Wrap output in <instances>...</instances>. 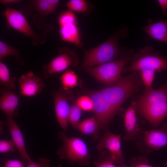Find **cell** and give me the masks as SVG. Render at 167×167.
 <instances>
[{
	"label": "cell",
	"mask_w": 167,
	"mask_h": 167,
	"mask_svg": "<svg viewBox=\"0 0 167 167\" xmlns=\"http://www.w3.org/2000/svg\"><path fill=\"white\" fill-rule=\"evenodd\" d=\"M128 30L124 26L110 38L95 47L85 51L81 68L91 67L111 61L122 54L118 41L126 38Z\"/></svg>",
	"instance_id": "1"
},
{
	"label": "cell",
	"mask_w": 167,
	"mask_h": 167,
	"mask_svg": "<svg viewBox=\"0 0 167 167\" xmlns=\"http://www.w3.org/2000/svg\"><path fill=\"white\" fill-rule=\"evenodd\" d=\"M138 71L120 77L115 84L100 91L118 112L125 101L141 88L142 82Z\"/></svg>",
	"instance_id": "2"
},
{
	"label": "cell",
	"mask_w": 167,
	"mask_h": 167,
	"mask_svg": "<svg viewBox=\"0 0 167 167\" xmlns=\"http://www.w3.org/2000/svg\"><path fill=\"white\" fill-rule=\"evenodd\" d=\"M152 46L146 45L132 54L130 59L131 63L124 69V72L139 71L146 68L153 69L158 72L162 70H167V56H161L158 52H154Z\"/></svg>",
	"instance_id": "3"
},
{
	"label": "cell",
	"mask_w": 167,
	"mask_h": 167,
	"mask_svg": "<svg viewBox=\"0 0 167 167\" xmlns=\"http://www.w3.org/2000/svg\"><path fill=\"white\" fill-rule=\"evenodd\" d=\"M58 136L63 143L57 151L60 159L78 163L81 166L89 165L90 157L87 146L83 140L76 137L68 138L65 132H59Z\"/></svg>",
	"instance_id": "4"
},
{
	"label": "cell",
	"mask_w": 167,
	"mask_h": 167,
	"mask_svg": "<svg viewBox=\"0 0 167 167\" xmlns=\"http://www.w3.org/2000/svg\"><path fill=\"white\" fill-rule=\"evenodd\" d=\"M133 52L132 50L127 55L119 59L84 69L100 82L112 84L120 78L124 66L130 60Z\"/></svg>",
	"instance_id": "5"
},
{
	"label": "cell",
	"mask_w": 167,
	"mask_h": 167,
	"mask_svg": "<svg viewBox=\"0 0 167 167\" xmlns=\"http://www.w3.org/2000/svg\"><path fill=\"white\" fill-rule=\"evenodd\" d=\"M87 92L93 102V111L98 126L97 131L106 129L118 111L100 90Z\"/></svg>",
	"instance_id": "6"
},
{
	"label": "cell",
	"mask_w": 167,
	"mask_h": 167,
	"mask_svg": "<svg viewBox=\"0 0 167 167\" xmlns=\"http://www.w3.org/2000/svg\"><path fill=\"white\" fill-rule=\"evenodd\" d=\"M59 54L42 68L44 77L48 79L54 74L62 72L70 66H75L79 63L76 54L66 47L58 50Z\"/></svg>",
	"instance_id": "7"
},
{
	"label": "cell",
	"mask_w": 167,
	"mask_h": 167,
	"mask_svg": "<svg viewBox=\"0 0 167 167\" xmlns=\"http://www.w3.org/2000/svg\"><path fill=\"white\" fill-rule=\"evenodd\" d=\"M9 24L13 28L32 39L36 45L38 43V36L31 28L26 18L20 11L7 7L4 12Z\"/></svg>",
	"instance_id": "8"
},
{
	"label": "cell",
	"mask_w": 167,
	"mask_h": 167,
	"mask_svg": "<svg viewBox=\"0 0 167 167\" xmlns=\"http://www.w3.org/2000/svg\"><path fill=\"white\" fill-rule=\"evenodd\" d=\"M68 91L62 88L53 93L54 109L58 122L66 131L69 125L70 106L68 103Z\"/></svg>",
	"instance_id": "9"
},
{
	"label": "cell",
	"mask_w": 167,
	"mask_h": 167,
	"mask_svg": "<svg viewBox=\"0 0 167 167\" xmlns=\"http://www.w3.org/2000/svg\"><path fill=\"white\" fill-rule=\"evenodd\" d=\"M121 139L120 135L107 132L100 138L96 145L97 148L101 151L105 148L107 149L113 163H121L123 160L124 156L121 149Z\"/></svg>",
	"instance_id": "10"
},
{
	"label": "cell",
	"mask_w": 167,
	"mask_h": 167,
	"mask_svg": "<svg viewBox=\"0 0 167 167\" xmlns=\"http://www.w3.org/2000/svg\"><path fill=\"white\" fill-rule=\"evenodd\" d=\"M20 94L30 97L40 93L44 89L45 85L42 79L32 71L23 73L18 81Z\"/></svg>",
	"instance_id": "11"
},
{
	"label": "cell",
	"mask_w": 167,
	"mask_h": 167,
	"mask_svg": "<svg viewBox=\"0 0 167 167\" xmlns=\"http://www.w3.org/2000/svg\"><path fill=\"white\" fill-rule=\"evenodd\" d=\"M137 107L142 115L154 127L167 118V101Z\"/></svg>",
	"instance_id": "12"
},
{
	"label": "cell",
	"mask_w": 167,
	"mask_h": 167,
	"mask_svg": "<svg viewBox=\"0 0 167 167\" xmlns=\"http://www.w3.org/2000/svg\"><path fill=\"white\" fill-rule=\"evenodd\" d=\"M143 143L150 151L158 150L167 145V122H165L160 128L145 131Z\"/></svg>",
	"instance_id": "13"
},
{
	"label": "cell",
	"mask_w": 167,
	"mask_h": 167,
	"mask_svg": "<svg viewBox=\"0 0 167 167\" xmlns=\"http://www.w3.org/2000/svg\"><path fill=\"white\" fill-rule=\"evenodd\" d=\"M13 118L6 116L5 124L8 128L12 139H11L19 152L21 158L23 161L27 163L31 159L27 152L22 132Z\"/></svg>",
	"instance_id": "14"
},
{
	"label": "cell",
	"mask_w": 167,
	"mask_h": 167,
	"mask_svg": "<svg viewBox=\"0 0 167 167\" xmlns=\"http://www.w3.org/2000/svg\"><path fill=\"white\" fill-rule=\"evenodd\" d=\"M19 98L11 90L3 88L1 91L0 109L6 116L14 117L18 114Z\"/></svg>",
	"instance_id": "15"
},
{
	"label": "cell",
	"mask_w": 167,
	"mask_h": 167,
	"mask_svg": "<svg viewBox=\"0 0 167 167\" xmlns=\"http://www.w3.org/2000/svg\"><path fill=\"white\" fill-rule=\"evenodd\" d=\"M136 103L133 102L126 110L124 115V126L126 133L124 139L126 140H134L137 138L140 128L137 122Z\"/></svg>",
	"instance_id": "16"
},
{
	"label": "cell",
	"mask_w": 167,
	"mask_h": 167,
	"mask_svg": "<svg viewBox=\"0 0 167 167\" xmlns=\"http://www.w3.org/2000/svg\"><path fill=\"white\" fill-rule=\"evenodd\" d=\"M167 101V83L156 89L144 90L139 98L137 107Z\"/></svg>",
	"instance_id": "17"
},
{
	"label": "cell",
	"mask_w": 167,
	"mask_h": 167,
	"mask_svg": "<svg viewBox=\"0 0 167 167\" xmlns=\"http://www.w3.org/2000/svg\"><path fill=\"white\" fill-rule=\"evenodd\" d=\"M142 30L148 35V39L162 42L167 44V20L152 23L151 21Z\"/></svg>",
	"instance_id": "18"
},
{
	"label": "cell",
	"mask_w": 167,
	"mask_h": 167,
	"mask_svg": "<svg viewBox=\"0 0 167 167\" xmlns=\"http://www.w3.org/2000/svg\"><path fill=\"white\" fill-rule=\"evenodd\" d=\"M78 23L66 24L59 27V33L61 40L69 42L81 48L83 44L81 41Z\"/></svg>",
	"instance_id": "19"
},
{
	"label": "cell",
	"mask_w": 167,
	"mask_h": 167,
	"mask_svg": "<svg viewBox=\"0 0 167 167\" xmlns=\"http://www.w3.org/2000/svg\"><path fill=\"white\" fill-rule=\"evenodd\" d=\"M59 2L58 0H36L34 1V5L39 13L48 15L55 11Z\"/></svg>",
	"instance_id": "20"
},
{
	"label": "cell",
	"mask_w": 167,
	"mask_h": 167,
	"mask_svg": "<svg viewBox=\"0 0 167 167\" xmlns=\"http://www.w3.org/2000/svg\"><path fill=\"white\" fill-rule=\"evenodd\" d=\"M16 78L11 75L7 66L1 61H0V84L1 85L11 90L15 87Z\"/></svg>",
	"instance_id": "21"
},
{
	"label": "cell",
	"mask_w": 167,
	"mask_h": 167,
	"mask_svg": "<svg viewBox=\"0 0 167 167\" xmlns=\"http://www.w3.org/2000/svg\"><path fill=\"white\" fill-rule=\"evenodd\" d=\"M62 88L65 91H69L70 89L76 86L78 84L77 75L73 71H66L60 78Z\"/></svg>",
	"instance_id": "22"
},
{
	"label": "cell",
	"mask_w": 167,
	"mask_h": 167,
	"mask_svg": "<svg viewBox=\"0 0 167 167\" xmlns=\"http://www.w3.org/2000/svg\"><path fill=\"white\" fill-rule=\"evenodd\" d=\"M98 124L95 117L87 118L79 123L77 128L83 134L95 133L98 130Z\"/></svg>",
	"instance_id": "23"
},
{
	"label": "cell",
	"mask_w": 167,
	"mask_h": 167,
	"mask_svg": "<svg viewBox=\"0 0 167 167\" xmlns=\"http://www.w3.org/2000/svg\"><path fill=\"white\" fill-rule=\"evenodd\" d=\"M66 6L72 12L85 14L88 11L89 5L84 0H70L66 4Z\"/></svg>",
	"instance_id": "24"
},
{
	"label": "cell",
	"mask_w": 167,
	"mask_h": 167,
	"mask_svg": "<svg viewBox=\"0 0 167 167\" xmlns=\"http://www.w3.org/2000/svg\"><path fill=\"white\" fill-rule=\"evenodd\" d=\"M13 56L19 60H22L19 51L16 48L8 45L2 41H0V60H1L4 58L9 56Z\"/></svg>",
	"instance_id": "25"
},
{
	"label": "cell",
	"mask_w": 167,
	"mask_h": 167,
	"mask_svg": "<svg viewBox=\"0 0 167 167\" xmlns=\"http://www.w3.org/2000/svg\"><path fill=\"white\" fill-rule=\"evenodd\" d=\"M82 109L74 101L70 105L69 115V122L74 128H77L80 123V119Z\"/></svg>",
	"instance_id": "26"
},
{
	"label": "cell",
	"mask_w": 167,
	"mask_h": 167,
	"mask_svg": "<svg viewBox=\"0 0 167 167\" xmlns=\"http://www.w3.org/2000/svg\"><path fill=\"white\" fill-rule=\"evenodd\" d=\"M139 71L142 82L145 87L144 90L152 89V85L154 79L155 71L146 68L142 69Z\"/></svg>",
	"instance_id": "27"
},
{
	"label": "cell",
	"mask_w": 167,
	"mask_h": 167,
	"mask_svg": "<svg viewBox=\"0 0 167 167\" xmlns=\"http://www.w3.org/2000/svg\"><path fill=\"white\" fill-rule=\"evenodd\" d=\"M58 20L59 27L67 24L78 23L76 15L70 10L60 14L58 16Z\"/></svg>",
	"instance_id": "28"
},
{
	"label": "cell",
	"mask_w": 167,
	"mask_h": 167,
	"mask_svg": "<svg viewBox=\"0 0 167 167\" xmlns=\"http://www.w3.org/2000/svg\"><path fill=\"white\" fill-rule=\"evenodd\" d=\"M94 164L96 167H117L111 159L109 152L107 151L102 152Z\"/></svg>",
	"instance_id": "29"
},
{
	"label": "cell",
	"mask_w": 167,
	"mask_h": 167,
	"mask_svg": "<svg viewBox=\"0 0 167 167\" xmlns=\"http://www.w3.org/2000/svg\"><path fill=\"white\" fill-rule=\"evenodd\" d=\"M76 103L82 110L89 112L93 110L92 101L89 96L83 95L77 99Z\"/></svg>",
	"instance_id": "30"
},
{
	"label": "cell",
	"mask_w": 167,
	"mask_h": 167,
	"mask_svg": "<svg viewBox=\"0 0 167 167\" xmlns=\"http://www.w3.org/2000/svg\"><path fill=\"white\" fill-rule=\"evenodd\" d=\"M15 145L11 139L0 140V152H15Z\"/></svg>",
	"instance_id": "31"
},
{
	"label": "cell",
	"mask_w": 167,
	"mask_h": 167,
	"mask_svg": "<svg viewBox=\"0 0 167 167\" xmlns=\"http://www.w3.org/2000/svg\"><path fill=\"white\" fill-rule=\"evenodd\" d=\"M50 162L49 159L41 157L39 159L37 162L30 160L27 163L26 167H52Z\"/></svg>",
	"instance_id": "32"
},
{
	"label": "cell",
	"mask_w": 167,
	"mask_h": 167,
	"mask_svg": "<svg viewBox=\"0 0 167 167\" xmlns=\"http://www.w3.org/2000/svg\"><path fill=\"white\" fill-rule=\"evenodd\" d=\"M130 167H153L149 165L146 158L140 157L134 158L131 161V164Z\"/></svg>",
	"instance_id": "33"
},
{
	"label": "cell",
	"mask_w": 167,
	"mask_h": 167,
	"mask_svg": "<svg viewBox=\"0 0 167 167\" xmlns=\"http://www.w3.org/2000/svg\"><path fill=\"white\" fill-rule=\"evenodd\" d=\"M4 167H25L23 162L17 159L8 160L4 163Z\"/></svg>",
	"instance_id": "34"
},
{
	"label": "cell",
	"mask_w": 167,
	"mask_h": 167,
	"mask_svg": "<svg viewBox=\"0 0 167 167\" xmlns=\"http://www.w3.org/2000/svg\"><path fill=\"white\" fill-rule=\"evenodd\" d=\"M157 1L162 9V14L166 15L167 11V0H158Z\"/></svg>",
	"instance_id": "35"
},
{
	"label": "cell",
	"mask_w": 167,
	"mask_h": 167,
	"mask_svg": "<svg viewBox=\"0 0 167 167\" xmlns=\"http://www.w3.org/2000/svg\"><path fill=\"white\" fill-rule=\"evenodd\" d=\"M0 1L3 4H7L11 3H18L21 1L19 0H1Z\"/></svg>",
	"instance_id": "36"
},
{
	"label": "cell",
	"mask_w": 167,
	"mask_h": 167,
	"mask_svg": "<svg viewBox=\"0 0 167 167\" xmlns=\"http://www.w3.org/2000/svg\"><path fill=\"white\" fill-rule=\"evenodd\" d=\"M117 167H127L126 165H121L118 166H117Z\"/></svg>",
	"instance_id": "37"
},
{
	"label": "cell",
	"mask_w": 167,
	"mask_h": 167,
	"mask_svg": "<svg viewBox=\"0 0 167 167\" xmlns=\"http://www.w3.org/2000/svg\"><path fill=\"white\" fill-rule=\"evenodd\" d=\"M61 165L60 164H58L57 167H61Z\"/></svg>",
	"instance_id": "38"
},
{
	"label": "cell",
	"mask_w": 167,
	"mask_h": 167,
	"mask_svg": "<svg viewBox=\"0 0 167 167\" xmlns=\"http://www.w3.org/2000/svg\"><path fill=\"white\" fill-rule=\"evenodd\" d=\"M165 165L167 167V160L165 163Z\"/></svg>",
	"instance_id": "39"
}]
</instances>
